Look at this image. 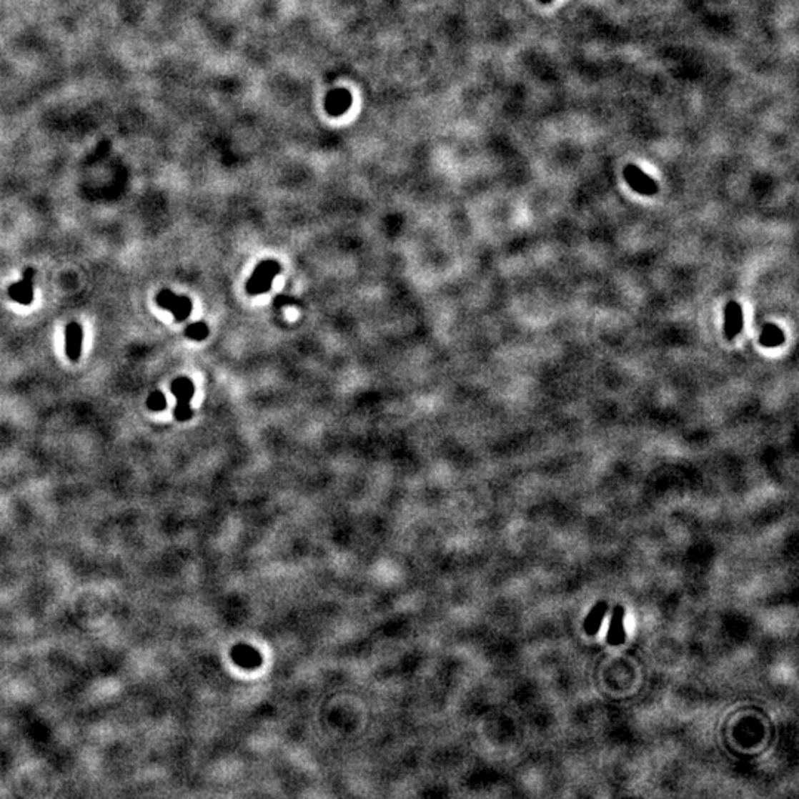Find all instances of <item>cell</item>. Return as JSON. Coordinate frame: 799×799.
Returning a JSON list of instances; mask_svg holds the SVG:
<instances>
[{
	"mask_svg": "<svg viewBox=\"0 0 799 799\" xmlns=\"http://www.w3.org/2000/svg\"><path fill=\"white\" fill-rule=\"evenodd\" d=\"M280 271H282V265L276 261L268 259L259 262L246 283L247 295L258 297L269 292L272 282H274V277L280 274Z\"/></svg>",
	"mask_w": 799,
	"mask_h": 799,
	"instance_id": "cell-1",
	"label": "cell"
},
{
	"mask_svg": "<svg viewBox=\"0 0 799 799\" xmlns=\"http://www.w3.org/2000/svg\"><path fill=\"white\" fill-rule=\"evenodd\" d=\"M171 391L177 397V406L174 409V416L179 422H187L193 416V409L190 406L194 397V384L188 377H177L171 384Z\"/></svg>",
	"mask_w": 799,
	"mask_h": 799,
	"instance_id": "cell-2",
	"label": "cell"
},
{
	"mask_svg": "<svg viewBox=\"0 0 799 799\" xmlns=\"http://www.w3.org/2000/svg\"><path fill=\"white\" fill-rule=\"evenodd\" d=\"M156 302L160 308L172 312L175 322H178V323L187 320L188 315L192 314V309H193V304H192L190 298L175 295V293L169 289L160 290L157 293V297H156Z\"/></svg>",
	"mask_w": 799,
	"mask_h": 799,
	"instance_id": "cell-3",
	"label": "cell"
},
{
	"mask_svg": "<svg viewBox=\"0 0 799 799\" xmlns=\"http://www.w3.org/2000/svg\"><path fill=\"white\" fill-rule=\"evenodd\" d=\"M623 177L629 184V187L642 196H653L659 192V187L655 182V179H651L648 175H645L638 166L634 164L626 166L623 171Z\"/></svg>",
	"mask_w": 799,
	"mask_h": 799,
	"instance_id": "cell-4",
	"label": "cell"
},
{
	"mask_svg": "<svg viewBox=\"0 0 799 799\" xmlns=\"http://www.w3.org/2000/svg\"><path fill=\"white\" fill-rule=\"evenodd\" d=\"M34 269L33 268H27L23 274V280L14 283L8 293H9V298L14 299L15 302L21 304V305H30L33 302L34 298V287H33V279H34Z\"/></svg>",
	"mask_w": 799,
	"mask_h": 799,
	"instance_id": "cell-5",
	"label": "cell"
},
{
	"mask_svg": "<svg viewBox=\"0 0 799 799\" xmlns=\"http://www.w3.org/2000/svg\"><path fill=\"white\" fill-rule=\"evenodd\" d=\"M743 327V311L738 302H730L725 307L724 317V332L728 339H733L742 332Z\"/></svg>",
	"mask_w": 799,
	"mask_h": 799,
	"instance_id": "cell-6",
	"label": "cell"
},
{
	"mask_svg": "<svg viewBox=\"0 0 799 799\" xmlns=\"http://www.w3.org/2000/svg\"><path fill=\"white\" fill-rule=\"evenodd\" d=\"M83 329L79 323L71 322L66 327V354L71 362H77L81 355Z\"/></svg>",
	"mask_w": 799,
	"mask_h": 799,
	"instance_id": "cell-7",
	"label": "cell"
},
{
	"mask_svg": "<svg viewBox=\"0 0 799 799\" xmlns=\"http://www.w3.org/2000/svg\"><path fill=\"white\" fill-rule=\"evenodd\" d=\"M785 342V334L780 327L767 324L761 333V344L765 347H779Z\"/></svg>",
	"mask_w": 799,
	"mask_h": 799,
	"instance_id": "cell-8",
	"label": "cell"
},
{
	"mask_svg": "<svg viewBox=\"0 0 799 799\" xmlns=\"http://www.w3.org/2000/svg\"><path fill=\"white\" fill-rule=\"evenodd\" d=\"M184 334L187 336L188 339L192 341H204L207 336H209V327L206 323L199 322V323H192L190 326H187L184 330Z\"/></svg>",
	"mask_w": 799,
	"mask_h": 799,
	"instance_id": "cell-9",
	"label": "cell"
},
{
	"mask_svg": "<svg viewBox=\"0 0 799 799\" xmlns=\"http://www.w3.org/2000/svg\"><path fill=\"white\" fill-rule=\"evenodd\" d=\"M166 406H167L166 397L160 391L152 392L149 395V398H147V407H149L152 412H163L166 409Z\"/></svg>",
	"mask_w": 799,
	"mask_h": 799,
	"instance_id": "cell-10",
	"label": "cell"
},
{
	"mask_svg": "<svg viewBox=\"0 0 799 799\" xmlns=\"http://www.w3.org/2000/svg\"><path fill=\"white\" fill-rule=\"evenodd\" d=\"M293 304V301L287 297H277L276 298V307H283V305H290Z\"/></svg>",
	"mask_w": 799,
	"mask_h": 799,
	"instance_id": "cell-11",
	"label": "cell"
},
{
	"mask_svg": "<svg viewBox=\"0 0 799 799\" xmlns=\"http://www.w3.org/2000/svg\"><path fill=\"white\" fill-rule=\"evenodd\" d=\"M539 2H540V4H551L552 0H539Z\"/></svg>",
	"mask_w": 799,
	"mask_h": 799,
	"instance_id": "cell-12",
	"label": "cell"
}]
</instances>
